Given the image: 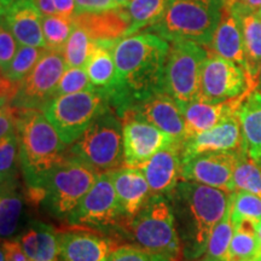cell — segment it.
Returning a JSON list of instances; mask_svg holds the SVG:
<instances>
[{
	"instance_id": "26",
	"label": "cell",
	"mask_w": 261,
	"mask_h": 261,
	"mask_svg": "<svg viewBox=\"0 0 261 261\" xmlns=\"http://www.w3.org/2000/svg\"><path fill=\"white\" fill-rule=\"evenodd\" d=\"M242 129V149L254 161L261 160V91L254 90L237 110Z\"/></svg>"
},
{
	"instance_id": "32",
	"label": "cell",
	"mask_w": 261,
	"mask_h": 261,
	"mask_svg": "<svg viewBox=\"0 0 261 261\" xmlns=\"http://www.w3.org/2000/svg\"><path fill=\"white\" fill-rule=\"evenodd\" d=\"M256 248V223L244 220L233 225V236L230 246L231 261L254 260Z\"/></svg>"
},
{
	"instance_id": "45",
	"label": "cell",
	"mask_w": 261,
	"mask_h": 261,
	"mask_svg": "<svg viewBox=\"0 0 261 261\" xmlns=\"http://www.w3.org/2000/svg\"><path fill=\"white\" fill-rule=\"evenodd\" d=\"M256 241H257V248H256V254L254 260L261 261V221L256 224Z\"/></svg>"
},
{
	"instance_id": "38",
	"label": "cell",
	"mask_w": 261,
	"mask_h": 261,
	"mask_svg": "<svg viewBox=\"0 0 261 261\" xmlns=\"http://www.w3.org/2000/svg\"><path fill=\"white\" fill-rule=\"evenodd\" d=\"M94 89L85 68H67L62 75L54 98Z\"/></svg>"
},
{
	"instance_id": "47",
	"label": "cell",
	"mask_w": 261,
	"mask_h": 261,
	"mask_svg": "<svg viewBox=\"0 0 261 261\" xmlns=\"http://www.w3.org/2000/svg\"><path fill=\"white\" fill-rule=\"evenodd\" d=\"M114 2H115L116 4L119 5L121 9H126L127 6H128L129 3L132 2V0H114Z\"/></svg>"
},
{
	"instance_id": "50",
	"label": "cell",
	"mask_w": 261,
	"mask_h": 261,
	"mask_svg": "<svg viewBox=\"0 0 261 261\" xmlns=\"http://www.w3.org/2000/svg\"><path fill=\"white\" fill-rule=\"evenodd\" d=\"M257 163H259V165H260V167H261V160H260V161H256Z\"/></svg>"
},
{
	"instance_id": "18",
	"label": "cell",
	"mask_w": 261,
	"mask_h": 261,
	"mask_svg": "<svg viewBox=\"0 0 261 261\" xmlns=\"http://www.w3.org/2000/svg\"><path fill=\"white\" fill-rule=\"evenodd\" d=\"M242 149V129L237 113L228 115L201 135L182 143V160L205 152L236 151Z\"/></svg>"
},
{
	"instance_id": "44",
	"label": "cell",
	"mask_w": 261,
	"mask_h": 261,
	"mask_svg": "<svg viewBox=\"0 0 261 261\" xmlns=\"http://www.w3.org/2000/svg\"><path fill=\"white\" fill-rule=\"evenodd\" d=\"M38 9L40 10L42 16H54L58 15L56 5L54 0H34Z\"/></svg>"
},
{
	"instance_id": "21",
	"label": "cell",
	"mask_w": 261,
	"mask_h": 261,
	"mask_svg": "<svg viewBox=\"0 0 261 261\" xmlns=\"http://www.w3.org/2000/svg\"><path fill=\"white\" fill-rule=\"evenodd\" d=\"M246 97L221 103H210L196 99L194 102L181 106L185 123V140L213 128L225 117L236 114Z\"/></svg>"
},
{
	"instance_id": "42",
	"label": "cell",
	"mask_w": 261,
	"mask_h": 261,
	"mask_svg": "<svg viewBox=\"0 0 261 261\" xmlns=\"http://www.w3.org/2000/svg\"><path fill=\"white\" fill-rule=\"evenodd\" d=\"M2 261H32L17 238H6L2 243Z\"/></svg>"
},
{
	"instance_id": "41",
	"label": "cell",
	"mask_w": 261,
	"mask_h": 261,
	"mask_svg": "<svg viewBox=\"0 0 261 261\" xmlns=\"http://www.w3.org/2000/svg\"><path fill=\"white\" fill-rule=\"evenodd\" d=\"M77 15L80 14H99L110 10L121 9L114 0H75Z\"/></svg>"
},
{
	"instance_id": "20",
	"label": "cell",
	"mask_w": 261,
	"mask_h": 261,
	"mask_svg": "<svg viewBox=\"0 0 261 261\" xmlns=\"http://www.w3.org/2000/svg\"><path fill=\"white\" fill-rule=\"evenodd\" d=\"M19 45L46 47L42 33V15L34 0H16L2 15Z\"/></svg>"
},
{
	"instance_id": "5",
	"label": "cell",
	"mask_w": 261,
	"mask_h": 261,
	"mask_svg": "<svg viewBox=\"0 0 261 261\" xmlns=\"http://www.w3.org/2000/svg\"><path fill=\"white\" fill-rule=\"evenodd\" d=\"M125 232L135 246L175 260L181 255L171 195L151 196L142 211L125 223Z\"/></svg>"
},
{
	"instance_id": "49",
	"label": "cell",
	"mask_w": 261,
	"mask_h": 261,
	"mask_svg": "<svg viewBox=\"0 0 261 261\" xmlns=\"http://www.w3.org/2000/svg\"><path fill=\"white\" fill-rule=\"evenodd\" d=\"M257 15H259V17L261 18V8H260L259 10H257Z\"/></svg>"
},
{
	"instance_id": "37",
	"label": "cell",
	"mask_w": 261,
	"mask_h": 261,
	"mask_svg": "<svg viewBox=\"0 0 261 261\" xmlns=\"http://www.w3.org/2000/svg\"><path fill=\"white\" fill-rule=\"evenodd\" d=\"M17 156H19L17 133L0 138V179H2V182L16 179Z\"/></svg>"
},
{
	"instance_id": "16",
	"label": "cell",
	"mask_w": 261,
	"mask_h": 261,
	"mask_svg": "<svg viewBox=\"0 0 261 261\" xmlns=\"http://www.w3.org/2000/svg\"><path fill=\"white\" fill-rule=\"evenodd\" d=\"M182 143L175 142L160 150L140 166L152 196H169L181 180Z\"/></svg>"
},
{
	"instance_id": "25",
	"label": "cell",
	"mask_w": 261,
	"mask_h": 261,
	"mask_svg": "<svg viewBox=\"0 0 261 261\" xmlns=\"http://www.w3.org/2000/svg\"><path fill=\"white\" fill-rule=\"evenodd\" d=\"M73 19L75 23L86 29L91 38L97 41H112V39L125 37L130 25L128 12L123 9L99 14H80Z\"/></svg>"
},
{
	"instance_id": "33",
	"label": "cell",
	"mask_w": 261,
	"mask_h": 261,
	"mask_svg": "<svg viewBox=\"0 0 261 261\" xmlns=\"http://www.w3.org/2000/svg\"><path fill=\"white\" fill-rule=\"evenodd\" d=\"M45 50H46V47H34L21 45L11 64L2 74V80H5L17 86L34 69L39 60L44 55Z\"/></svg>"
},
{
	"instance_id": "28",
	"label": "cell",
	"mask_w": 261,
	"mask_h": 261,
	"mask_svg": "<svg viewBox=\"0 0 261 261\" xmlns=\"http://www.w3.org/2000/svg\"><path fill=\"white\" fill-rule=\"evenodd\" d=\"M0 192V232L6 240L17 230L24 202L16 179L3 181Z\"/></svg>"
},
{
	"instance_id": "4",
	"label": "cell",
	"mask_w": 261,
	"mask_h": 261,
	"mask_svg": "<svg viewBox=\"0 0 261 261\" xmlns=\"http://www.w3.org/2000/svg\"><path fill=\"white\" fill-rule=\"evenodd\" d=\"M227 0H169L161 19L150 33L169 42L194 41L211 47Z\"/></svg>"
},
{
	"instance_id": "13",
	"label": "cell",
	"mask_w": 261,
	"mask_h": 261,
	"mask_svg": "<svg viewBox=\"0 0 261 261\" xmlns=\"http://www.w3.org/2000/svg\"><path fill=\"white\" fill-rule=\"evenodd\" d=\"M121 120L125 167L139 168L160 150L178 142L151 123L129 114H126Z\"/></svg>"
},
{
	"instance_id": "17",
	"label": "cell",
	"mask_w": 261,
	"mask_h": 261,
	"mask_svg": "<svg viewBox=\"0 0 261 261\" xmlns=\"http://www.w3.org/2000/svg\"><path fill=\"white\" fill-rule=\"evenodd\" d=\"M60 261H107L120 246L115 240L85 230L58 233Z\"/></svg>"
},
{
	"instance_id": "24",
	"label": "cell",
	"mask_w": 261,
	"mask_h": 261,
	"mask_svg": "<svg viewBox=\"0 0 261 261\" xmlns=\"http://www.w3.org/2000/svg\"><path fill=\"white\" fill-rule=\"evenodd\" d=\"M17 240L32 261H60V238L51 225L33 221Z\"/></svg>"
},
{
	"instance_id": "19",
	"label": "cell",
	"mask_w": 261,
	"mask_h": 261,
	"mask_svg": "<svg viewBox=\"0 0 261 261\" xmlns=\"http://www.w3.org/2000/svg\"><path fill=\"white\" fill-rule=\"evenodd\" d=\"M115 188L123 220L136 217L151 197L149 184L142 169L121 167L108 172Z\"/></svg>"
},
{
	"instance_id": "12",
	"label": "cell",
	"mask_w": 261,
	"mask_h": 261,
	"mask_svg": "<svg viewBox=\"0 0 261 261\" xmlns=\"http://www.w3.org/2000/svg\"><path fill=\"white\" fill-rule=\"evenodd\" d=\"M123 219L109 173H99L96 182L67 218L73 227L106 228Z\"/></svg>"
},
{
	"instance_id": "1",
	"label": "cell",
	"mask_w": 261,
	"mask_h": 261,
	"mask_svg": "<svg viewBox=\"0 0 261 261\" xmlns=\"http://www.w3.org/2000/svg\"><path fill=\"white\" fill-rule=\"evenodd\" d=\"M169 41L150 32L136 33L112 42L116 86L110 107L120 119L133 104L165 92Z\"/></svg>"
},
{
	"instance_id": "29",
	"label": "cell",
	"mask_w": 261,
	"mask_h": 261,
	"mask_svg": "<svg viewBox=\"0 0 261 261\" xmlns=\"http://www.w3.org/2000/svg\"><path fill=\"white\" fill-rule=\"evenodd\" d=\"M168 2L169 0H132L126 8L130 25L125 37L158 23L165 14Z\"/></svg>"
},
{
	"instance_id": "11",
	"label": "cell",
	"mask_w": 261,
	"mask_h": 261,
	"mask_svg": "<svg viewBox=\"0 0 261 261\" xmlns=\"http://www.w3.org/2000/svg\"><path fill=\"white\" fill-rule=\"evenodd\" d=\"M256 87L241 65L210 50L201 73L198 99L221 103L248 96Z\"/></svg>"
},
{
	"instance_id": "35",
	"label": "cell",
	"mask_w": 261,
	"mask_h": 261,
	"mask_svg": "<svg viewBox=\"0 0 261 261\" xmlns=\"http://www.w3.org/2000/svg\"><path fill=\"white\" fill-rule=\"evenodd\" d=\"M74 27V19L71 18L63 17L61 15L42 16V33L46 48L63 51Z\"/></svg>"
},
{
	"instance_id": "43",
	"label": "cell",
	"mask_w": 261,
	"mask_h": 261,
	"mask_svg": "<svg viewBox=\"0 0 261 261\" xmlns=\"http://www.w3.org/2000/svg\"><path fill=\"white\" fill-rule=\"evenodd\" d=\"M58 15L73 19L77 15L75 0H54Z\"/></svg>"
},
{
	"instance_id": "22",
	"label": "cell",
	"mask_w": 261,
	"mask_h": 261,
	"mask_svg": "<svg viewBox=\"0 0 261 261\" xmlns=\"http://www.w3.org/2000/svg\"><path fill=\"white\" fill-rule=\"evenodd\" d=\"M242 31L247 71L256 86L257 75L261 69V18L257 11L247 8L237 0H228Z\"/></svg>"
},
{
	"instance_id": "46",
	"label": "cell",
	"mask_w": 261,
	"mask_h": 261,
	"mask_svg": "<svg viewBox=\"0 0 261 261\" xmlns=\"http://www.w3.org/2000/svg\"><path fill=\"white\" fill-rule=\"evenodd\" d=\"M237 2L242 3L243 5L254 10V11H257L261 8V0H237Z\"/></svg>"
},
{
	"instance_id": "34",
	"label": "cell",
	"mask_w": 261,
	"mask_h": 261,
	"mask_svg": "<svg viewBox=\"0 0 261 261\" xmlns=\"http://www.w3.org/2000/svg\"><path fill=\"white\" fill-rule=\"evenodd\" d=\"M75 23V22H74ZM94 40L84 27L75 23L69 40L63 48L67 68H85L92 50Z\"/></svg>"
},
{
	"instance_id": "15",
	"label": "cell",
	"mask_w": 261,
	"mask_h": 261,
	"mask_svg": "<svg viewBox=\"0 0 261 261\" xmlns=\"http://www.w3.org/2000/svg\"><path fill=\"white\" fill-rule=\"evenodd\" d=\"M126 114L144 120L173 137L178 142L184 143V114L180 104L169 94L162 92L150 96L144 100L133 104Z\"/></svg>"
},
{
	"instance_id": "36",
	"label": "cell",
	"mask_w": 261,
	"mask_h": 261,
	"mask_svg": "<svg viewBox=\"0 0 261 261\" xmlns=\"http://www.w3.org/2000/svg\"><path fill=\"white\" fill-rule=\"evenodd\" d=\"M231 220L236 225L241 221H261V197L247 191L231 192Z\"/></svg>"
},
{
	"instance_id": "7",
	"label": "cell",
	"mask_w": 261,
	"mask_h": 261,
	"mask_svg": "<svg viewBox=\"0 0 261 261\" xmlns=\"http://www.w3.org/2000/svg\"><path fill=\"white\" fill-rule=\"evenodd\" d=\"M110 108L109 96L104 91L91 89L54 98L42 109V113L62 140L69 146Z\"/></svg>"
},
{
	"instance_id": "9",
	"label": "cell",
	"mask_w": 261,
	"mask_h": 261,
	"mask_svg": "<svg viewBox=\"0 0 261 261\" xmlns=\"http://www.w3.org/2000/svg\"><path fill=\"white\" fill-rule=\"evenodd\" d=\"M210 50L194 41H173L165 70V93L181 106L198 99L201 73Z\"/></svg>"
},
{
	"instance_id": "51",
	"label": "cell",
	"mask_w": 261,
	"mask_h": 261,
	"mask_svg": "<svg viewBox=\"0 0 261 261\" xmlns=\"http://www.w3.org/2000/svg\"><path fill=\"white\" fill-rule=\"evenodd\" d=\"M250 261H255V260H250Z\"/></svg>"
},
{
	"instance_id": "31",
	"label": "cell",
	"mask_w": 261,
	"mask_h": 261,
	"mask_svg": "<svg viewBox=\"0 0 261 261\" xmlns=\"http://www.w3.org/2000/svg\"><path fill=\"white\" fill-rule=\"evenodd\" d=\"M233 191H247L261 197V167L241 149L234 165L232 184Z\"/></svg>"
},
{
	"instance_id": "2",
	"label": "cell",
	"mask_w": 261,
	"mask_h": 261,
	"mask_svg": "<svg viewBox=\"0 0 261 261\" xmlns=\"http://www.w3.org/2000/svg\"><path fill=\"white\" fill-rule=\"evenodd\" d=\"M181 256L187 261L203 255L213 230L231 204V192L198 182L180 180L171 194Z\"/></svg>"
},
{
	"instance_id": "8",
	"label": "cell",
	"mask_w": 261,
	"mask_h": 261,
	"mask_svg": "<svg viewBox=\"0 0 261 261\" xmlns=\"http://www.w3.org/2000/svg\"><path fill=\"white\" fill-rule=\"evenodd\" d=\"M98 174L80 160L67 155L45 182L42 204L52 215L67 219L93 187Z\"/></svg>"
},
{
	"instance_id": "48",
	"label": "cell",
	"mask_w": 261,
	"mask_h": 261,
	"mask_svg": "<svg viewBox=\"0 0 261 261\" xmlns=\"http://www.w3.org/2000/svg\"><path fill=\"white\" fill-rule=\"evenodd\" d=\"M256 90L261 91V69H260V73L257 75V83H256Z\"/></svg>"
},
{
	"instance_id": "39",
	"label": "cell",
	"mask_w": 261,
	"mask_h": 261,
	"mask_svg": "<svg viewBox=\"0 0 261 261\" xmlns=\"http://www.w3.org/2000/svg\"><path fill=\"white\" fill-rule=\"evenodd\" d=\"M107 261H174L167 256L160 255L142 248L135 246V244H122L108 257Z\"/></svg>"
},
{
	"instance_id": "27",
	"label": "cell",
	"mask_w": 261,
	"mask_h": 261,
	"mask_svg": "<svg viewBox=\"0 0 261 261\" xmlns=\"http://www.w3.org/2000/svg\"><path fill=\"white\" fill-rule=\"evenodd\" d=\"M85 69L94 89L104 91L110 99V94L116 86V64L112 41L94 40Z\"/></svg>"
},
{
	"instance_id": "10",
	"label": "cell",
	"mask_w": 261,
	"mask_h": 261,
	"mask_svg": "<svg viewBox=\"0 0 261 261\" xmlns=\"http://www.w3.org/2000/svg\"><path fill=\"white\" fill-rule=\"evenodd\" d=\"M65 69L63 51L46 48L34 69L17 85L10 102L11 107L42 112L46 104L54 99L55 91Z\"/></svg>"
},
{
	"instance_id": "30",
	"label": "cell",
	"mask_w": 261,
	"mask_h": 261,
	"mask_svg": "<svg viewBox=\"0 0 261 261\" xmlns=\"http://www.w3.org/2000/svg\"><path fill=\"white\" fill-rule=\"evenodd\" d=\"M230 208L231 204L225 217L212 232L204 254L197 261H231L230 246L233 236V224Z\"/></svg>"
},
{
	"instance_id": "6",
	"label": "cell",
	"mask_w": 261,
	"mask_h": 261,
	"mask_svg": "<svg viewBox=\"0 0 261 261\" xmlns=\"http://www.w3.org/2000/svg\"><path fill=\"white\" fill-rule=\"evenodd\" d=\"M67 155L80 160L97 173L125 167L122 120L112 108L108 109L69 145Z\"/></svg>"
},
{
	"instance_id": "3",
	"label": "cell",
	"mask_w": 261,
	"mask_h": 261,
	"mask_svg": "<svg viewBox=\"0 0 261 261\" xmlns=\"http://www.w3.org/2000/svg\"><path fill=\"white\" fill-rule=\"evenodd\" d=\"M15 115L22 174L32 200L41 202L45 182L65 159L68 145L41 110L15 109Z\"/></svg>"
},
{
	"instance_id": "14",
	"label": "cell",
	"mask_w": 261,
	"mask_h": 261,
	"mask_svg": "<svg viewBox=\"0 0 261 261\" xmlns=\"http://www.w3.org/2000/svg\"><path fill=\"white\" fill-rule=\"evenodd\" d=\"M236 151L205 152L182 160L181 180L194 181L232 192V175L238 154Z\"/></svg>"
},
{
	"instance_id": "40",
	"label": "cell",
	"mask_w": 261,
	"mask_h": 261,
	"mask_svg": "<svg viewBox=\"0 0 261 261\" xmlns=\"http://www.w3.org/2000/svg\"><path fill=\"white\" fill-rule=\"evenodd\" d=\"M19 46L21 45H19L17 39L14 37L4 19H2V24H0V67H2V74L11 64Z\"/></svg>"
},
{
	"instance_id": "23",
	"label": "cell",
	"mask_w": 261,
	"mask_h": 261,
	"mask_svg": "<svg viewBox=\"0 0 261 261\" xmlns=\"http://www.w3.org/2000/svg\"><path fill=\"white\" fill-rule=\"evenodd\" d=\"M210 50L228 61L234 62L247 71L242 31L228 0L225 5L223 17L215 32Z\"/></svg>"
}]
</instances>
